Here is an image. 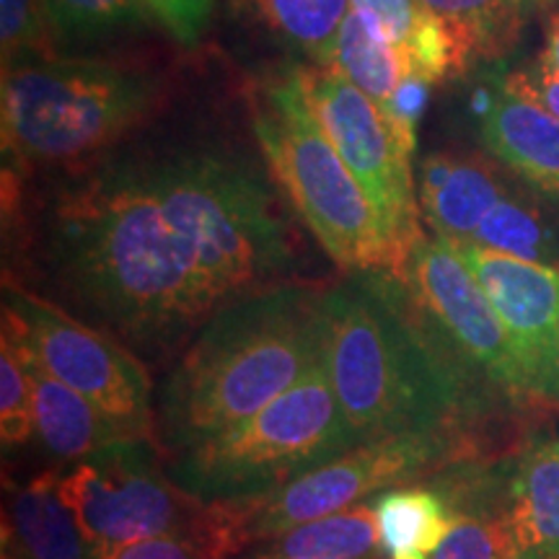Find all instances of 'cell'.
Returning a JSON list of instances; mask_svg holds the SVG:
<instances>
[{"mask_svg":"<svg viewBox=\"0 0 559 559\" xmlns=\"http://www.w3.org/2000/svg\"><path fill=\"white\" fill-rule=\"evenodd\" d=\"M41 239L62 296L138 358H169L226 306L166 213L148 164L111 166L62 190Z\"/></svg>","mask_w":559,"mask_h":559,"instance_id":"6da1fadb","label":"cell"},{"mask_svg":"<svg viewBox=\"0 0 559 559\" xmlns=\"http://www.w3.org/2000/svg\"><path fill=\"white\" fill-rule=\"evenodd\" d=\"M324 358L362 443L402 432H456L474 443L469 430L495 389L391 272H360L324 290Z\"/></svg>","mask_w":559,"mask_h":559,"instance_id":"7a4b0ae2","label":"cell"},{"mask_svg":"<svg viewBox=\"0 0 559 559\" xmlns=\"http://www.w3.org/2000/svg\"><path fill=\"white\" fill-rule=\"evenodd\" d=\"M324 355V290L304 283L223 306L156 394V445L179 456L234 428L304 379Z\"/></svg>","mask_w":559,"mask_h":559,"instance_id":"3957f363","label":"cell"},{"mask_svg":"<svg viewBox=\"0 0 559 559\" xmlns=\"http://www.w3.org/2000/svg\"><path fill=\"white\" fill-rule=\"evenodd\" d=\"M148 174L223 304L300 283L296 241L254 169L218 153H192L148 164Z\"/></svg>","mask_w":559,"mask_h":559,"instance_id":"277c9868","label":"cell"},{"mask_svg":"<svg viewBox=\"0 0 559 559\" xmlns=\"http://www.w3.org/2000/svg\"><path fill=\"white\" fill-rule=\"evenodd\" d=\"M360 443L321 355L296 386L257 415L174 456L169 474L205 502L254 500Z\"/></svg>","mask_w":559,"mask_h":559,"instance_id":"5b68a950","label":"cell"},{"mask_svg":"<svg viewBox=\"0 0 559 559\" xmlns=\"http://www.w3.org/2000/svg\"><path fill=\"white\" fill-rule=\"evenodd\" d=\"M160 102L145 70L99 60H21L3 68V151L21 164H70L115 143Z\"/></svg>","mask_w":559,"mask_h":559,"instance_id":"8992f818","label":"cell"},{"mask_svg":"<svg viewBox=\"0 0 559 559\" xmlns=\"http://www.w3.org/2000/svg\"><path fill=\"white\" fill-rule=\"evenodd\" d=\"M254 132L272 177L337 267L353 275L400 272L373 202L319 128L298 70L264 86Z\"/></svg>","mask_w":559,"mask_h":559,"instance_id":"52a82bcc","label":"cell"},{"mask_svg":"<svg viewBox=\"0 0 559 559\" xmlns=\"http://www.w3.org/2000/svg\"><path fill=\"white\" fill-rule=\"evenodd\" d=\"M3 337L102 409L132 440L156 443V394L145 360L52 300L3 283Z\"/></svg>","mask_w":559,"mask_h":559,"instance_id":"ba28073f","label":"cell"},{"mask_svg":"<svg viewBox=\"0 0 559 559\" xmlns=\"http://www.w3.org/2000/svg\"><path fill=\"white\" fill-rule=\"evenodd\" d=\"M153 440H128L96 453L60 479V492L102 555L128 544L194 528L213 510L160 469Z\"/></svg>","mask_w":559,"mask_h":559,"instance_id":"9c48e42d","label":"cell"},{"mask_svg":"<svg viewBox=\"0 0 559 559\" xmlns=\"http://www.w3.org/2000/svg\"><path fill=\"white\" fill-rule=\"evenodd\" d=\"M472 453V440L456 432H402L366 440L345 456L251 500V544L285 534L300 523L326 519L409 479L466 464Z\"/></svg>","mask_w":559,"mask_h":559,"instance_id":"30bf717a","label":"cell"},{"mask_svg":"<svg viewBox=\"0 0 559 559\" xmlns=\"http://www.w3.org/2000/svg\"><path fill=\"white\" fill-rule=\"evenodd\" d=\"M296 70L319 128L373 202L400 264L396 275H402L412 249L425 236L415 174L409 164L412 151L404 148L396 138L379 104L337 70Z\"/></svg>","mask_w":559,"mask_h":559,"instance_id":"8fae6325","label":"cell"},{"mask_svg":"<svg viewBox=\"0 0 559 559\" xmlns=\"http://www.w3.org/2000/svg\"><path fill=\"white\" fill-rule=\"evenodd\" d=\"M396 277L445 342L495 389L510 400H534L506 326L449 241L436 234L423 236Z\"/></svg>","mask_w":559,"mask_h":559,"instance_id":"7c38bea8","label":"cell"},{"mask_svg":"<svg viewBox=\"0 0 559 559\" xmlns=\"http://www.w3.org/2000/svg\"><path fill=\"white\" fill-rule=\"evenodd\" d=\"M506 326L534 400L559 404V270L449 241Z\"/></svg>","mask_w":559,"mask_h":559,"instance_id":"4fadbf2b","label":"cell"},{"mask_svg":"<svg viewBox=\"0 0 559 559\" xmlns=\"http://www.w3.org/2000/svg\"><path fill=\"white\" fill-rule=\"evenodd\" d=\"M510 179L513 174L489 153H430L419 164V213L440 239L469 241L489 210L515 187Z\"/></svg>","mask_w":559,"mask_h":559,"instance_id":"5bb4252c","label":"cell"},{"mask_svg":"<svg viewBox=\"0 0 559 559\" xmlns=\"http://www.w3.org/2000/svg\"><path fill=\"white\" fill-rule=\"evenodd\" d=\"M479 109V140L492 158L551 205H559V120L495 79Z\"/></svg>","mask_w":559,"mask_h":559,"instance_id":"9a60e30c","label":"cell"},{"mask_svg":"<svg viewBox=\"0 0 559 559\" xmlns=\"http://www.w3.org/2000/svg\"><path fill=\"white\" fill-rule=\"evenodd\" d=\"M500 521L515 559H559V436L534 438L510 464Z\"/></svg>","mask_w":559,"mask_h":559,"instance_id":"2e32d148","label":"cell"},{"mask_svg":"<svg viewBox=\"0 0 559 559\" xmlns=\"http://www.w3.org/2000/svg\"><path fill=\"white\" fill-rule=\"evenodd\" d=\"M60 474L3 485V549L21 559H102L60 492Z\"/></svg>","mask_w":559,"mask_h":559,"instance_id":"e0dca14e","label":"cell"},{"mask_svg":"<svg viewBox=\"0 0 559 559\" xmlns=\"http://www.w3.org/2000/svg\"><path fill=\"white\" fill-rule=\"evenodd\" d=\"M16 355L32 386L37 440L50 456L79 464V461L96 456L111 445L132 440L120 425L111 423L86 396H81L79 391L47 373L29 355H21L19 349Z\"/></svg>","mask_w":559,"mask_h":559,"instance_id":"ac0fdd59","label":"cell"},{"mask_svg":"<svg viewBox=\"0 0 559 559\" xmlns=\"http://www.w3.org/2000/svg\"><path fill=\"white\" fill-rule=\"evenodd\" d=\"M236 559H381L373 502L254 542Z\"/></svg>","mask_w":559,"mask_h":559,"instance_id":"d6986e66","label":"cell"},{"mask_svg":"<svg viewBox=\"0 0 559 559\" xmlns=\"http://www.w3.org/2000/svg\"><path fill=\"white\" fill-rule=\"evenodd\" d=\"M381 559H430L456 513L436 487H391L376 495Z\"/></svg>","mask_w":559,"mask_h":559,"instance_id":"ffe728a7","label":"cell"},{"mask_svg":"<svg viewBox=\"0 0 559 559\" xmlns=\"http://www.w3.org/2000/svg\"><path fill=\"white\" fill-rule=\"evenodd\" d=\"M449 32L461 62L472 70L477 62L502 60L513 50L534 11L526 0H417Z\"/></svg>","mask_w":559,"mask_h":559,"instance_id":"44dd1931","label":"cell"},{"mask_svg":"<svg viewBox=\"0 0 559 559\" xmlns=\"http://www.w3.org/2000/svg\"><path fill=\"white\" fill-rule=\"evenodd\" d=\"M332 70L345 75L379 107H386L402 83L415 73L409 52L400 41L379 21L355 9L340 29Z\"/></svg>","mask_w":559,"mask_h":559,"instance_id":"7402d4cb","label":"cell"},{"mask_svg":"<svg viewBox=\"0 0 559 559\" xmlns=\"http://www.w3.org/2000/svg\"><path fill=\"white\" fill-rule=\"evenodd\" d=\"M544 200L542 194L513 187L485 215L469 243L559 270V213L544 205Z\"/></svg>","mask_w":559,"mask_h":559,"instance_id":"603a6c76","label":"cell"},{"mask_svg":"<svg viewBox=\"0 0 559 559\" xmlns=\"http://www.w3.org/2000/svg\"><path fill=\"white\" fill-rule=\"evenodd\" d=\"M349 5L379 21L409 52L415 75L428 81L430 86L466 73L449 32L417 0H349Z\"/></svg>","mask_w":559,"mask_h":559,"instance_id":"cb8c5ba5","label":"cell"},{"mask_svg":"<svg viewBox=\"0 0 559 559\" xmlns=\"http://www.w3.org/2000/svg\"><path fill=\"white\" fill-rule=\"evenodd\" d=\"M251 500L213 502V510L194 528L143 539L109 551L102 559H236L251 547Z\"/></svg>","mask_w":559,"mask_h":559,"instance_id":"d4e9b609","label":"cell"},{"mask_svg":"<svg viewBox=\"0 0 559 559\" xmlns=\"http://www.w3.org/2000/svg\"><path fill=\"white\" fill-rule=\"evenodd\" d=\"M243 9L264 29L304 52L317 68H332L334 47L347 13L349 0H241Z\"/></svg>","mask_w":559,"mask_h":559,"instance_id":"484cf974","label":"cell"},{"mask_svg":"<svg viewBox=\"0 0 559 559\" xmlns=\"http://www.w3.org/2000/svg\"><path fill=\"white\" fill-rule=\"evenodd\" d=\"M47 24L58 37H102L143 26L153 16L145 0H45Z\"/></svg>","mask_w":559,"mask_h":559,"instance_id":"4316f807","label":"cell"},{"mask_svg":"<svg viewBox=\"0 0 559 559\" xmlns=\"http://www.w3.org/2000/svg\"><path fill=\"white\" fill-rule=\"evenodd\" d=\"M453 513V528L430 559H515L498 508L466 506Z\"/></svg>","mask_w":559,"mask_h":559,"instance_id":"83f0119b","label":"cell"},{"mask_svg":"<svg viewBox=\"0 0 559 559\" xmlns=\"http://www.w3.org/2000/svg\"><path fill=\"white\" fill-rule=\"evenodd\" d=\"M37 438L34 425V402L26 370L21 366L16 349L0 337V440L3 451L21 449Z\"/></svg>","mask_w":559,"mask_h":559,"instance_id":"f1b7e54d","label":"cell"},{"mask_svg":"<svg viewBox=\"0 0 559 559\" xmlns=\"http://www.w3.org/2000/svg\"><path fill=\"white\" fill-rule=\"evenodd\" d=\"M47 24L45 0H0V47L3 68L24 60L45 45Z\"/></svg>","mask_w":559,"mask_h":559,"instance_id":"f546056e","label":"cell"},{"mask_svg":"<svg viewBox=\"0 0 559 559\" xmlns=\"http://www.w3.org/2000/svg\"><path fill=\"white\" fill-rule=\"evenodd\" d=\"M145 5L187 47L198 45L213 13V0H145Z\"/></svg>","mask_w":559,"mask_h":559,"instance_id":"4dcf8cb0","label":"cell"},{"mask_svg":"<svg viewBox=\"0 0 559 559\" xmlns=\"http://www.w3.org/2000/svg\"><path fill=\"white\" fill-rule=\"evenodd\" d=\"M428 88H430L428 81L412 73L409 79L402 83L400 91L391 96V102L386 104V107H381L383 115H386L389 124L394 128L396 138L402 140L404 148L407 151H415V128H417L419 115H423V109H425Z\"/></svg>","mask_w":559,"mask_h":559,"instance_id":"1f68e13d","label":"cell"},{"mask_svg":"<svg viewBox=\"0 0 559 559\" xmlns=\"http://www.w3.org/2000/svg\"><path fill=\"white\" fill-rule=\"evenodd\" d=\"M498 81L502 88H508L510 94L523 96V99L539 104L542 109H547L551 117L559 120V73L547 66H542L536 60L534 68H521V70H508L500 73Z\"/></svg>","mask_w":559,"mask_h":559,"instance_id":"d6a6232c","label":"cell"},{"mask_svg":"<svg viewBox=\"0 0 559 559\" xmlns=\"http://www.w3.org/2000/svg\"><path fill=\"white\" fill-rule=\"evenodd\" d=\"M539 62L559 73V9L549 11L547 21H544V50Z\"/></svg>","mask_w":559,"mask_h":559,"instance_id":"836d02e7","label":"cell"},{"mask_svg":"<svg viewBox=\"0 0 559 559\" xmlns=\"http://www.w3.org/2000/svg\"><path fill=\"white\" fill-rule=\"evenodd\" d=\"M531 9H559V0H526Z\"/></svg>","mask_w":559,"mask_h":559,"instance_id":"e575fe53","label":"cell"},{"mask_svg":"<svg viewBox=\"0 0 559 559\" xmlns=\"http://www.w3.org/2000/svg\"><path fill=\"white\" fill-rule=\"evenodd\" d=\"M0 559H21V557H16V555H11V551H5V549H3V557H0Z\"/></svg>","mask_w":559,"mask_h":559,"instance_id":"d590c367","label":"cell"}]
</instances>
